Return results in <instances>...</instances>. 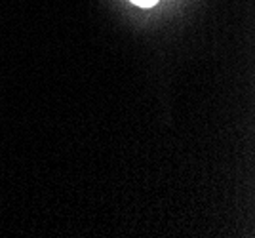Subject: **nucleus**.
I'll list each match as a JSON object with an SVG mask.
<instances>
[{
	"label": "nucleus",
	"mask_w": 255,
	"mask_h": 238,
	"mask_svg": "<svg viewBox=\"0 0 255 238\" xmlns=\"http://www.w3.org/2000/svg\"><path fill=\"white\" fill-rule=\"evenodd\" d=\"M131 2L137 6H143V8H149V6H154L158 0H131Z\"/></svg>",
	"instance_id": "obj_1"
}]
</instances>
